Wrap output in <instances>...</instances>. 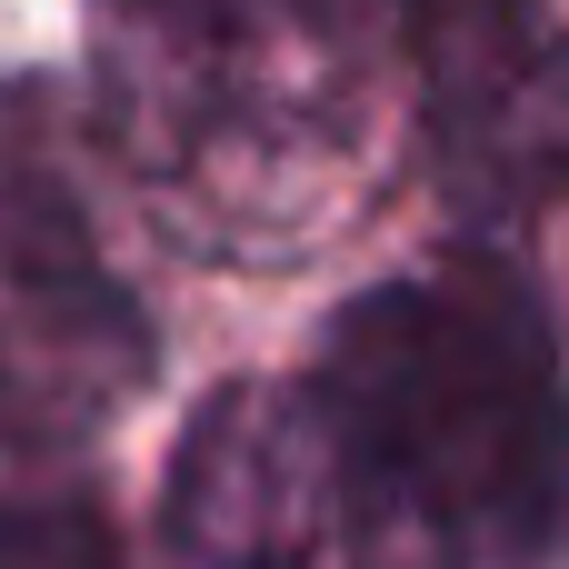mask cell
<instances>
[{
	"mask_svg": "<svg viewBox=\"0 0 569 569\" xmlns=\"http://www.w3.org/2000/svg\"><path fill=\"white\" fill-rule=\"evenodd\" d=\"M400 0H90V140L200 260L330 250L400 150Z\"/></svg>",
	"mask_w": 569,
	"mask_h": 569,
	"instance_id": "6da1fadb",
	"label": "cell"
},
{
	"mask_svg": "<svg viewBox=\"0 0 569 569\" xmlns=\"http://www.w3.org/2000/svg\"><path fill=\"white\" fill-rule=\"evenodd\" d=\"M310 380L410 480V500L480 569H540L569 530V360L560 320L450 250L330 310Z\"/></svg>",
	"mask_w": 569,
	"mask_h": 569,
	"instance_id": "7a4b0ae2",
	"label": "cell"
},
{
	"mask_svg": "<svg viewBox=\"0 0 569 569\" xmlns=\"http://www.w3.org/2000/svg\"><path fill=\"white\" fill-rule=\"evenodd\" d=\"M160 370L150 300L100 240L80 110L40 70H0V470L90 450Z\"/></svg>",
	"mask_w": 569,
	"mask_h": 569,
	"instance_id": "3957f363",
	"label": "cell"
},
{
	"mask_svg": "<svg viewBox=\"0 0 569 569\" xmlns=\"http://www.w3.org/2000/svg\"><path fill=\"white\" fill-rule=\"evenodd\" d=\"M160 540L170 569H480L310 370L230 380L190 410Z\"/></svg>",
	"mask_w": 569,
	"mask_h": 569,
	"instance_id": "277c9868",
	"label": "cell"
},
{
	"mask_svg": "<svg viewBox=\"0 0 569 569\" xmlns=\"http://www.w3.org/2000/svg\"><path fill=\"white\" fill-rule=\"evenodd\" d=\"M400 30L460 250L569 330V20L550 0H400Z\"/></svg>",
	"mask_w": 569,
	"mask_h": 569,
	"instance_id": "5b68a950",
	"label": "cell"
},
{
	"mask_svg": "<svg viewBox=\"0 0 569 569\" xmlns=\"http://www.w3.org/2000/svg\"><path fill=\"white\" fill-rule=\"evenodd\" d=\"M0 569H130L120 530L80 490H0Z\"/></svg>",
	"mask_w": 569,
	"mask_h": 569,
	"instance_id": "8992f818",
	"label": "cell"
}]
</instances>
